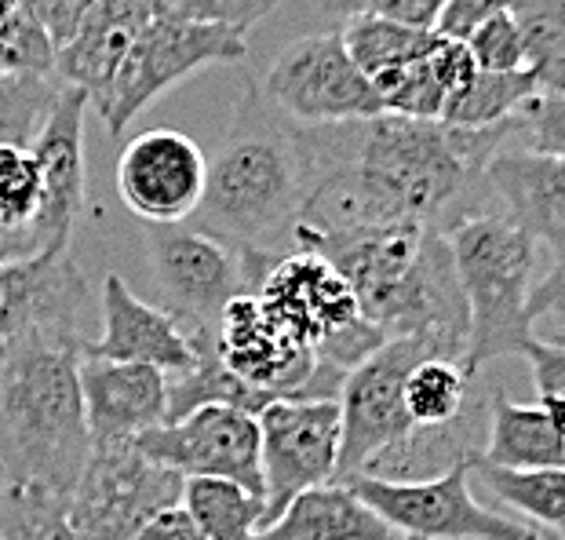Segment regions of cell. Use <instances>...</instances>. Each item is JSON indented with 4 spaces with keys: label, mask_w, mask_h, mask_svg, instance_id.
I'll use <instances>...</instances> for the list:
<instances>
[{
    "label": "cell",
    "mask_w": 565,
    "mask_h": 540,
    "mask_svg": "<svg viewBox=\"0 0 565 540\" xmlns=\"http://www.w3.org/2000/svg\"><path fill=\"white\" fill-rule=\"evenodd\" d=\"M519 125L452 128L402 114L299 128L310 190L296 223L449 231L489 194L486 165Z\"/></svg>",
    "instance_id": "6da1fadb"
},
{
    "label": "cell",
    "mask_w": 565,
    "mask_h": 540,
    "mask_svg": "<svg viewBox=\"0 0 565 540\" xmlns=\"http://www.w3.org/2000/svg\"><path fill=\"white\" fill-rule=\"evenodd\" d=\"M292 248L329 260L351 282L365 321L387 340H424L438 358L467 366L471 318L445 231L296 223Z\"/></svg>",
    "instance_id": "7a4b0ae2"
},
{
    "label": "cell",
    "mask_w": 565,
    "mask_h": 540,
    "mask_svg": "<svg viewBox=\"0 0 565 540\" xmlns=\"http://www.w3.org/2000/svg\"><path fill=\"white\" fill-rule=\"evenodd\" d=\"M77 326L30 329L0 343V478L70 500L92 453Z\"/></svg>",
    "instance_id": "3957f363"
},
{
    "label": "cell",
    "mask_w": 565,
    "mask_h": 540,
    "mask_svg": "<svg viewBox=\"0 0 565 540\" xmlns=\"http://www.w3.org/2000/svg\"><path fill=\"white\" fill-rule=\"evenodd\" d=\"M307 190L310 172L299 125L281 117L267 95L248 84L209 158L204 198L194 212L198 231L278 256L274 245H281V237L292 245Z\"/></svg>",
    "instance_id": "277c9868"
},
{
    "label": "cell",
    "mask_w": 565,
    "mask_h": 540,
    "mask_svg": "<svg viewBox=\"0 0 565 540\" xmlns=\"http://www.w3.org/2000/svg\"><path fill=\"white\" fill-rule=\"evenodd\" d=\"M445 237L471 318L467 369L478 377L482 366L522 354L533 340L529 293L536 285V242L508 212L486 209L460 215Z\"/></svg>",
    "instance_id": "5b68a950"
},
{
    "label": "cell",
    "mask_w": 565,
    "mask_h": 540,
    "mask_svg": "<svg viewBox=\"0 0 565 540\" xmlns=\"http://www.w3.org/2000/svg\"><path fill=\"white\" fill-rule=\"evenodd\" d=\"M147 256L153 285L179 326H215L231 299L256 293L278 256L234 245L198 226H150Z\"/></svg>",
    "instance_id": "8992f818"
},
{
    "label": "cell",
    "mask_w": 565,
    "mask_h": 540,
    "mask_svg": "<svg viewBox=\"0 0 565 540\" xmlns=\"http://www.w3.org/2000/svg\"><path fill=\"white\" fill-rule=\"evenodd\" d=\"M183 483L179 472L150 460L136 438L92 442L66 500L74 540H131L153 515L183 504Z\"/></svg>",
    "instance_id": "52a82bcc"
},
{
    "label": "cell",
    "mask_w": 565,
    "mask_h": 540,
    "mask_svg": "<svg viewBox=\"0 0 565 540\" xmlns=\"http://www.w3.org/2000/svg\"><path fill=\"white\" fill-rule=\"evenodd\" d=\"M212 340L220 362L267 399H340L347 373L321 366L315 347L259 293L231 299L215 318Z\"/></svg>",
    "instance_id": "ba28073f"
},
{
    "label": "cell",
    "mask_w": 565,
    "mask_h": 540,
    "mask_svg": "<svg viewBox=\"0 0 565 540\" xmlns=\"http://www.w3.org/2000/svg\"><path fill=\"white\" fill-rule=\"evenodd\" d=\"M475 460H463L435 478L394 483L376 475H351L343 486L369 504L394 533H413L424 540H525L533 537L525 522L489 511L471 489Z\"/></svg>",
    "instance_id": "9c48e42d"
},
{
    "label": "cell",
    "mask_w": 565,
    "mask_h": 540,
    "mask_svg": "<svg viewBox=\"0 0 565 540\" xmlns=\"http://www.w3.org/2000/svg\"><path fill=\"white\" fill-rule=\"evenodd\" d=\"M270 106L299 128L365 121L387 114L372 81L362 74L335 33H310L285 47L267 70Z\"/></svg>",
    "instance_id": "30bf717a"
},
{
    "label": "cell",
    "mask_w": 565,
    "mask_h": 540,
    "mask_svg": "<svg viewBox=\"0 0 565 540\" xmlns=\"http://www.w3.org/2000/svg\"><path fill=\"white\" fill-rule=\"evenodd\" d=\"M245 59L248 41L237 30L204 27V22L150 19V27L139 33L136 47L125 59V70L117 77L110 106L103 110V121L110 128V136H121L153 99H161L179 81L194 77L204 66L245 63Z\"/></svg>",
    "instance_id": "8fae6325"
},
{
    "label": "cell",
    "mask_w": 565,
    "mask_h": 540,
    "mask_svg": "<svg viewBox=\"0 0 565 540\" xmlns=\"http://www.w3.org/2000/svg\"><path fill=\"white\" fill-rule=\"evenodd\" d=\"M427 354L435 351L424 340H408V336L405 340H387L343 377L340 399H335L343 420L335 483H343L351 475H365L383 453H391L405 438L416 435L413 416L405 410V377Z\"/></svg>",
    "instance_id": "7c38bea8"
},
{
    "label": "cell",
    "mask_w": 565,
    "mask_h": 540,
    "mask_svg": "<svg viewBox=\"0 0 565 540\" xmlns=\"http://www.w3.org/2000/svg\"><path fill=\"white\" fill-rule=\"evenodd\" d=\"M256 420L263 438V504H267L263 526H267L299 494L335 483L343 420L335 399H278Z\"/></svg>",
    "instance_id": "4fadbf2b"
},
{
    "label": "cell",
    "mask_w": 565,
    "mask_h": 540,
    "mask_svg": "<svg viewBox=\"0 0 565 540\" xmlns=\"http://www.w3.org/2000/svg\"><path fill=\"white\" fill-rule=\"evenodd\" d=\"M150 460L172 467L183 478L212 475L231 478L263 497V438L259 420L234 405H201V410L150 427L136 438Z\"/></svg>",
    "instance_id": "5bb4252c"
},
{
    "label": "cell",
    "mask_w": 565,
    "mask_h": 540,
    "mask_svg": "<svg viewBox=\"0 0 565 540\" xmlns=\"http://www.w3.org/2000/svg\"><path fill=\"white\" fill-rule=\"evenodd\" d=\"M209 158L194 139L172 128H150L128 142L117 161V194L150 226L194 220L204 198Z\"/></svg>",
    "instance_id": "9a60e30c"
},
{
    "label": "cell",
    "mask_w": 565,
    "mask_h": 540,
    "mask_svg": "<svg viewBox=\"0 0 565 540\" xmlns=\"http://www.w3.org/2000/svg\"><path fill=\"white\" fill-rule=\"evenodd\" d=\"M256 293L315 351L365 321L351 282L310 248H292L274 260Z\"/></svg>",
    "instance_id": "2e32d148"
},
{
    "label": "cell",
    "mask_w": 565,
    "mask_h": 540,
    "mask_svg": "<svg viewBox=\"0 0 565 540\" xmlns=\"http://www.w3.org/2000/svg\"><path fill=\"white\" fill-rule=\"evenodd\" d=\"M88 95L63 84L55 110L47 114L41 136L33 139V158L41 165V209L30 226L38 252L70 248V234L84 205V117Z\"/></svg>",
    "instance_id": "e0dca14e"
},
{
    "label": "cell",
    "mask_w": 565,
    "mask_h": 540,
    "mask_svg": "<svg viewBox=\"0 0 565 540\" xmlns=\"http://www.w3.org/2000/svg\"><path fill=\"white\" fill-rule=\"evenodd\" d=\"M103 332L99 340H84L88 358H110V362H139L153 366L168 377L194 369V343L179 326L172 310L153 307L128 289L121 274L103 278Z\"/></svg>",
    "instance_id": "ac0fdd59"
},
{
    "label": "cell",
    "mask_w": 565,
    "mask_h": 540,
    "mask_svg": "<svg viewBox=\"0 0 565 540\" xmlns=\"http://www.w3.org/2000/svg\"><path fill=\"white\" fill-rule=\"evenodd\" d=\"M150 19L147 0H92L74 38L55 52V77L70 88H81L103 117L125 59L136 47L139 33L150 27Z\"/></svg>",
    "instance_id": "d6986e66"
},
{
    "label": "cell",
    "mask_w": 565,
    "mask_h": 540,
    "mask_svg": "<svg viewBox=\"0 0 565 540\" xmlns=\"http://www.w3.org/2000/svg\"><path fill=\"white\" fill-rule=\"evenodd\" d=\"M88 282L70 248L0 263V343L30 329L77 326Z\"/></svg>",
    "instance_id": "ffe728a7"
},
{
    "label": "cell",
    "mask_w": 565,
    "mask_h": 540,
    "mask_svg": "<svg viewBox=\"0 0 565 540\" xmlns=\"http://www.w3.org/2000/svg\"><path fill=\"white\" fill-rule=\"evenodd\" d=\"M81 394L92 442L139 438L168 424V373L153 366L81 354Z\"/></svg>",
    "instance_id": "44dd1931"
},
{
    "label": "cell",
    "mask_w": 565,
    "mask_h": 540,
    "mask_svg": "<svg viewBox=\"0 0 565 540\" xmlns=\"http://www.w3.org/2000/svg\"><path fill=\"white\" fill-rule=\"evenodd\" d=\"M489 194L500 198L533 242L547 245L555 260L565 252V158L529 147H503L486 165Z\"/></svg>",
    "instance_id": "7402d4cb"
},
{
    "label": "cell",
    "mask_w": 565,
    "mask_h": 540,
    "mask_svg": "<svg viewBox=\"0 0 565 540\" xmlns=\"http://www.w3.org/2000/svg\"><path fill=\"white\" fill-rule=\"evenodd\" d=\"M376 511L354 497L351 486L324 483L299 494L274 522L248 540H398Z\"/></svg>",
    "instance_id": "603a6c76"
},
{
    "label": "cell",
    "mask_w": 565,
    "mask_h": 540,
    "mask_svg": "<svg viewBox=\"0 0 565 540\" xmlns=\"http://www.w3.org/2000/svg\"><path fill=\"white\" fill-rule=\"evenodd\" d=\"M482 460L511 472L529 467H562L565 464V438L547 420L540 405L511 402L503 391L489 394V424Z\"/></svg>",
    "instance_id": "cb8c5ba5"
},
{
    "label": "cell",
    "mask_w": 565,
    "mask_h": 540,
    "mask_svg": "<svg viewBox=\"0 0 565 540\" xmlns=\"http://www.w3.org/2000/svg\"><path fill=\"white\" fill-rule=\"evenodd\" d=\"M544 92L533 70H475L471 81L445 103L441 121L452 128H500L519 125L525 106Z\"/></svg>",
    "instance_id": "d4e9b609"
},
{
    "label": "cell",
    "mask_w": 565,
    "mask_h": 540,
    "mask_svg": "<svg viewBox=\"0 0 565 540\" xmlns=\"http://www.w3.org/2000/svg\"><path fill=\"white\" fill-rule=\"evenodd\" d=\"M183 508L204 540H248L263 526L267 504L231 478L194 475L183 483Z\"/></svg>",
    "instance_id": "484cf974"
},
{
    "label": "cell",
    "mask_w": 565,
    "mask_h": 540,
    "mask_svg": "<svg viewBox=\"0 0 565 540\" xmlns=\"http://www.w3.org/2000/svg\"><path fill=\"white\" fill-rule=\"evenodd\" d=\"M471 388L475 373H467L463 362L435 354L419 358L405 377V410L413 416L416 431L449 427L452 420H460L478 399V394H471Z\"/></svg>",
    "instance_id": "4316f807"
},
{
    "label": "cell",
    "mask_w": 565,
    "mask_h": 540,
    "mask_svg": "<svg viewBox=\"0 0 565 540\" xmlns=\"http://www.w3.org/2000/svg\"><path fill=\"white\" fill-rule=\"evenodd\" d=\"M340 38L347 44V52L369 81H376L391 70H398L413 59L427 55L430 47L438 44L435 30H419V27H405V22L394 19H376V15H354L343 22Z\"/></svg>",
    "instance_id": "83f0119b"
},
{
    "label": "cell",
    "mask_w": 565,
    "mask_h": 540,
    "mask_svg": "<svg viewBox=\"0 0 565 540\" xmlns=\"http://www.w3.org/2000/svg\"><path fill=\"white\" fill-rule=\"evenodd\" d=\"M475 472L489 486V494L508 504V508L529 515L536 526H547V530L565 533V464L562 467H529V472H511V467L486 464L482 453H478Z\"/></svg>",
    "instance_id": "f1b7e54d"
},
{
    "label": "cell",
    "mask_w": 565,
    "mask_h": 540,
    "mask_svg": "<svg viewBox=\"0 0 565 540\" xmlns=\"http://www.w3.org/2000/svg\"><path fill=\"white\" fill-rule=\"evenodd\" d=\"M0 540H74L66 497L33 483L0 478Z\"/></svg>",
    "instance_id": "f546056e"
},
{
    "label": "cell",
    "mask_w": 565,
    "mask_h": 540,
    "mask_svg": "<svg viewBox=\"0 0 565 540\" xmlns=\"http://www.w3.org/2000/svg\"><path fill=\"white\" fill-rule=\"evenodd\" d=\"M529 44V70L544 92H565V0H511Z\"/></svg>",
    "instance_id": "4dcf8cb0"
},
{
    "label": "cell",
    "mask_w": 565,
    "mask_h": 540,
    "mask_svg": "<svg viewBox=\"0 0 565 540\" xmlns=\"http://www.w3.org/2000/svg\"><path fill=\"white\" fill-rule=\"evenodd\" d=\"M63 84L52 77L0 74V147H33Z\"/></svg>",
    "instance_id": "1f68e13d"
},
{
    "label": "cell",
    "mask_w": 565,
    "mask_h": 540,
    "mask_svg": "<svg viewBox=\"0 0 565 540\" xmlns=\"http://www.w3.org/2000/svg\"><path fill=\"white\" fill-rule=\"evenodd\" d=\"M41 165L30 147H0V226L30 234L41 209ZM33 242V237H30Z\"/></svg>",
    "instance_id": "d6a6232c"
},
{
    "label": "cell",
    "mask_w": 565,
    "mask_h": 540,
    "mask_svg": "<svg viewBox=\"0 0 565 540\" xmlns=\"http://www.w3.org/2000/svg\"><path fill=\"white\" fill-rule=\"evenodd\" d=\"M0 74L55 77V41L30 8L0 22Z\"/></svg>",
    "instance_id": "836d02e7"
},
{
    "label": "cell",
    "mask_w": 565,
    "mask_h": 540,
    "mask_svg": "<svg viewBox=\"0 0 565 540\" xmlns=\"http://www.w3.org/2000/svg\"><path fill=\"white\" fill-rule=\"evenodd\" d=\"M153 19L204 22V27H226L248 33L259 19H267L278 0H147Z\"/></svg>",
    "instance_id": "e575fe53"
},
{
    "label": "cell",
    "mask_w": 565,
    "mask_h": 540,
    "mask_svg": "<svg viewBox=\"0 0 565 540\" xmlns=\"http://www.w3.org/2000/svg\"><path fill=\"white\" fill-rule=\"evenodd\" d=\"M467 52H471L478 70H500V74L529 70V44L514 11H500V15L482 22L467 41Z\"/></svg>",
    "instance_id": "d590c367"
},
{
    "label": "cell",
    "mask_w": 565,
    "mask_h": 540,
    "mask_svg": "<svg viewBox=\"0 0 565 540\" xmlns=\"http://www.w3.org/2000/svg\"><path fill=\"white\" fill-rule=\"evenodd\" d=\"M519 136H525L529 150L565 158V92H540L525 106Z\"/></svg>",
    "instance_id": "8d00e7d4"
},
{
    "label": "cell",
    "mask_w": 565,
    "mask_h": 540,
    "mask_svg": "<svg viewBox=\"0 0 565 540\" xmlns=\"http://www.w3.org/2000/svg\"><path fill=\"white\" fill-rule=\"evenodd\" d=\"M329 15L354 19V15H376V19H394L405 27L435 30L438 11L445 0H318Z\"/></svg>",
    "instance_id": "74e56055"
},
{
    "label": "cell",
    "mask_w": 565,
    "mask_h": 540,
    "mask_svg": "<svg viewBox=\"0 0 565 540\" xmlns=\"http://www.w3.org/2000/svg\"><path fill=\"white\" fill-rule=\"evenodd\" d=\"M500 11H511V0H445L435 22V33L467 44L471 33Z\"/></svg>",
    "instance_id": "f35d334b"
},
{
    "label": "cell",
    "mask_w": 565,
    "mask_h": 540,
    "mask_svg": "<svg viewBox=\"0 0 565 540\" xmlns=\"http://www.w3.org/2000/svg\"><path fill=\"white\" fill-rule=\"evenodd\" d=\"M522 358H529V369H533L536 394H565V347H555L533 336L525 343Z\"/></svg>",
    "instance_id": "ab89813d"
},
{
    "label": "cell",
    "mask_w": 565,
    "mask_h": 540,
    "mask_svg": "<svg viewBox=\"0 0 565 540\" xmlns=\"http://www.w3.org/2000/svg\"><path fill=\"white\" fill-rule=\"evenodd\" d=\"M562 310H565V252L555 260V267L533 285V293H529V321L536 326V321L555 318Z\"/></svg>",
    "instance_id": "60d3db41"
},
{
    "label": "cell",
    "mask_w": 565,
    "mask_h": 540,
    "mask_svg": "<svg viewBox=\"0 0 565 540\" xmlns=\"http://www.w3.org/2000/svg\"><path fill=\"white\" fill-rule=\"evenodd\" d=\"M26 256H38V245L30 242V234H19V231L0 226V263L26 260Z\"/></svg>",
    "instance_id": "b9f144b4"
},
{
    "label": "cell",
    "mask_w": 565,
    "mask_h": 540,
    "mask_svg": "<svg viewBox=\"0 0 565 540\" xmlns=\"http://www.w3.org/2000/svg\"><path fill=\"white\" fill-rule=\"evenodd\" d=\"M536 405L547 413V420L555 424V431L565 438V394H540Z\"/></svg>",
    "instance_id": "7bdbcfd3"
},
{
    "label": "cell",
    "mask_w": 565,
    "mask_h": 540,
    "mask_svg": "<svg viewBox=\"0 0 565 540\" xmlns=\"http://www.w3.org/2000/svg\"><path fill=\"white\" fill-rule=\"evenodd\" d=\"M547 321V329L540 332V340H547V343H555V347H565V310L555 318H544Z\"/></svg>",
    "instance_id": "ee69618b"
},
{
    "label": "cell",
    "mask_w": 565,
    "mask_h": 540,
    "mask_svg": "<svg viewBox=\"0 0 565 540\" xmlns=\"http://www.w3.org/2000/svg\"><path fill=\"white\" fill-rule=\"evenodd\" d=\"M398 540H424V537H413V533H402Z\"/></svg>",
    "instance_id": "f6af8a7d"
},
{
    "label": "cell",
    "mask_w": 565,
    "mask_h": 540,
    "mask_svg": "<svg viewBox=\"0 0 565 540\" xmlns=\"http://www.w3.org/2000/svg\"><path fill=\"white\" fill-rule=\"evenodd\" d=\"M525 540H540V537H536V533H533V537H525Z\"/></svg>",
    "instance_id": "bcb514c9"
}]
</instances>
